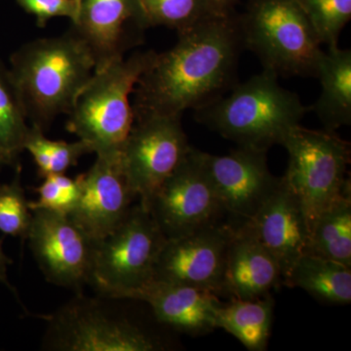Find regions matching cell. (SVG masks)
<instances>
[{
	"instance_id": "e0dca14e",
	"label": "cell",
	"mask_w": 351,
	"mask_h": 351,
	"mask_svg": "<svg viewBox=\"0 0 351 351\" xmlns=\"http://www.w3.org/2000/svg\"><path fill=\"white\" fill-rule=\"evenodd\" d=\"M125 300L145 302L157 322L191 336L217 329V311L221 304L209 291L158 280L149 281Z\"/></svg>"
},
{
	"instance_id": "603a6c76",
	"label": "cell",
	"mask_w": 351,
	"mask_h": 351,
	"mask_svg": "<svg viewBox=\"0 0 351 351\" xmlns=\"http://www.w3.org/2000/svg\"><path fill=\"white\" fill-rule=\"evenodd\" d=\"M10 71L0 62V165H15L29 127Z\"/></svg>"
},
{
	"instance_id": "4316f807",
	"label": "cell",
	"mask_w": 351,
	"mask_h": 351,
	"mask_svg": "<svg viewBox=\"0 0 351 351\" xmlns=\"http://www.w3.org/2000/svg\"><path fill=\"white\" fill-rule=\"evenodd\" d=\"M82 174L73 179L66 174L49 175L43 178L38 188L32 189L38 193L36 201H29V207L34 210H46L54 213L69 216L77 205L82 195Z\"/></svg>"
},
{
	"instance_id": "44dd1931",
	"label": "cell",
	"mask_w": 351,
	"mask_h": 351,
	"mask_svg": "<svg viewBox=\"0 0 351 351\" xmlns=\"http://www.w3.org/2000/svg\"><path fill=\"white\" fill-rule=\"evenodd\" d=\"M274 300L271 295L256 300H237L219 306L216 327L232 335L251 351H263L269 345Z\"/></svg>"
},
{
	"instance_id": "5b68a950",
	"label": "cell",
	"mask_w": 351,
	"mask_h": 351,
	"mask_svg": "<svg viewBox=\"0 0 351 351\" xmlns=\"http://www.w3.org/2000/svg\"><path fill=\"white\" fill-rule=\"evenodd\" d=\"M244 49L277 76H317L323 51L299 0H249L239 15Z\"/></svg>"
},
{
	"instance_id": "f546056e",
	"label": "cell",
	"mask_w": 351,
	"mask_h": 351,
	"mask_svg": "<svg viewBox=\"0 0 351 351\" xmlns=\"http://www.w3.org/2000/svg\"><path fill=\"white\" fill-rule=\"evenodd\" d=\"M11 263H12V261L4 254L2 243L1 241H0V283L5 284L7 287L14 291L12 286L9 284L8 279H7V267H8V265H10Z\"/></svg>"
},
{
	"instance_id": "ba28073f",
	"label": "cell",
	"mask_w": 351,
	"mask_h": 351,
	"mask_svg": "<svg viewBox=\"0 0 351 351\" xmlns=\"http://www.w3.org/2000/svg\"><path fill=\"white\" fill-rule=\"evenodd\" d=\"M165 240L149 210L138 200L117 228L95 242L89 285L103 297L127 299L154 279Z\"/></svg>"
},
{
	"instance_id": "7402d4cb",
	"label": "cell",
	"mask_w": 351,
	"mask_h": 351,
	"mask_svg": "<svg viewBox=\"0 0 351 351\" xmlns=\"http://www.w3.org/2000/svg\"><path fill=\"white\" fill-rule=\"evenodd\" d=\"M306 254L351 267V191L315 219Z\"/></svg>"
},
{
	"instance_id": "ffe728a7",
	"label": "cell",
	"mask_w": 351,
	"mask_h": 351,
	"mask_svg": "<svg viewBox=\"0 0 351 351\" xmlns=\"http://www.w3.org/2000/svg\"><path fill=\"white\" fill-rule=\"evenodd\" d=\"M284 284L301 288L326 304L351 302V267L311 254L295 262Z\"/></svg>"
},
{
	"instance_id": "ac0fdd59",
	"label": "cell",
	"mask_w": 351,
	"mask_h": 351,
	"mask_svg": "<svg viewBox=\"0 0 351 351\" xmlns=\"http://www.w3.org/2000/svg\"><path fill=\"white\" fill-rule=\"evenodd\" d=\"M283 282L274 256L243 226H233L225 269V294L237 300H256Z\"/></svg>"
},
{
	"instance_id": "5bb4252c",
	"label": "cell",
	"mask_w": 351,
	"mask_h": 351,
	"mask_svg": "<svg viewBox=\"0 0 351 351\" xmlns=\"http://www.w3.org/2000/svg\"><path fill=\"white\" fill-rule=\"evenodd\" d=\"M149 27L138 0H80L77 18L69 29L86 44L95 73L142 45Z\"/></svg>"
},
{
	"instance_id": "484cf974",
	"label": "cell",
	"mask_w": 351,
	"mask_h": 351,
	"mask_svg": "<svg viewBox=\"0 0 351 351\" xmlns=\"http://www.w3.org/2000/svg\"><path fill=\"white\" fill-rule=\"evenodd\" d=\"M320 43L338 47L343 27L351 18V0H299Z\"/></svg>"
},
{
	"instance_id": "2e32d148",
	"label": "cell",
	"mask_w": 351,
	"mask_h": 351,
	"mask_svg": "<svg viewBox=\"0 0 351 351\" xmlns=\"http://www.w3.org/2000/svg\"><path fill=\"white\" fill-rule=\"evenodd\" d=\"M240 226H245L274 256L285 282L295 262L306 254L309 230L301 203L282 177L255 215Z\"/></svg>"
},
{
	"instance_id": "7c38bea8",
	"label": "cell",
	"mask_w": 351,
	"mask_h": 351,
	"mask_svg": "<svg viewBox=\"0 0 351 351\" xmlns=\"http://www.w3.org/2000/svg\"><path fill=\"white\" fill-rule=\"evenodd\" d=\"M232 232V225L216 221L191 234L166 239L152 280L225 294L226 254Z\"/></svg>"
},
{
	"instance_id": "4fadbf2b",
	"label": "cell",
	"mask_w": 351,
	"mask_h": 351,
	"mask_svg": "<svg viewBox=\"0 0 351 351\" xmlns=\"http://www.w3.org/2000/svg\"><path fill=\"white\" fill-rule=\"evenodd\" d=\"M267 151L239 147L228 156H214L199 151L223 213L246 223L263 201L280 184L281 178L270 172Z\"/></svg>"
},
{
	"instance_id": "52a82bcc",
	"label": "cell",
	"mask_w": 351,
	"mask_h": 351,
	"mask_svg": "<svg viewBox=\"0 0 351 351\" xmlns=\"http://www.w3.org/2000/svg\"><path fill=\"white\" fill-rule=\"evenodd\" d=\"M289 154L284 182L301 203L308 230L321 213L348 191L350 144L336 132L301 125L289 132L282 144Z\"/></svg>"
},
{
	"instance_id": "d6986e66",
	"label": "cell",
	"mask_w": 351,
	"mask_h": 351,
	"mask_svg": "<svg viewBox=\"0 0 351 351\" xmlns=\"http://www.w3.org/2000/svg\"><path fill=\"white\" fill-rule=\"evenodd\" d=\"M321 84L318 100L311 107L324 127L336 132L351 124V51L339 47L323 52L317 76Z\"/></svg>"
},
{
	"instance_id": "3957f363",
	"label": "cell",
	"mask_w": 351,
	"mask_h": 351,
	"mask_svg": "<svg viewBox=\"0 0 351 351\" xmlns=\"http://www.w3.org/2000/svg\"><path fill=\"white\" fill-rule=\"evenodd\" d=\"M228 97L195 110V119L239 147L269 152L301 125L311 107L279 84L278 76L263 69L248 82L237 83Z\"/></svg>"
},
{
	"instance_id": "83f0119b",
	"label": "cell",
	"mask_w": 351,
	"mask_h": 351,
	"mask_svg": "<svg viewBox=\"0 0 351 351\" xmlns=\"http://www.w3.org/2000/svg\"><path fill=\"white\" fill-rule=\"evenodd\" d=\"M21 167L10 184H0V232L27 239L31 228L32 212L21 184Z\"/></svg>"
},
{
	"instance_id": "8992f818",
	"label": "cell",
	"mask_w": 351,
	"mask_h": 351,
	"mask_svg": "<svg viewBox=\"0 0 351 351\" xmlns=\"http://www.w3.org/2000/svg\"><path fill=\"white\" fill-rule=\"evenodd\" d=\"M113 298L85 297L77 293L48 322L43 346L61 351H157L165 346L113 306Z\"/></svg>"
},
{
	"instance_id": "9a60e30c",
	"label": "cell",
	"mask_w": 351,
	"mask_h": 351,
	"mask_svg": "<svg viewBox=\"0 0 351 351\" xmlns=\"http://www.w3.org/2000/svg\"><path fill=\"white\" fill-rule=\"evenodd\" d=\"M120 154L97 156L92 167L82 174V195L69 216L94 242L117 228L138 200L122 168Z\"/></svg>"
},
{
	"instance_id": "cb8c5ba5",
	"label": "cell",
	"mask_w": 351,
	"mask_h": 351,
	"mask_svg": "<svg viewBox=\"0 0 351 351\" xmlns=\"http://www.w3.org/2000/svg\"><path fill=\"white\" fill-rule=\"evenodd\" d=\"M149 27L186 31L212 18L232 13L219 0H138Z\"/></svg>"
},
{
	"instance_id": "f1b7e54d",
	"label": "cell",
	"mask_w": 351,
	"mask_h": 351,
	"mask_svg": "<svg viewBox=\"0 0 351 351\" xmlns=\"http://www.w3.org/2000/svg\"><path fill=\"white\" fill-rule=\"evenodd\" d=\"M29 14L36 16L38 27H45L48 21L68 17L75 22L80 11V0H16Z\"/></svg>"
},
{
	"instance_id": "9c48e42d",
	"label": "cell",
	"mask_w": 351,
	"mask_h": 351,
	"mask_svg": "<svg viewBox=\"0 0 351 351\" xmlns=\"http://www.w3.org/2000/svg\"><path fill=\"white\" fill-rule=\"evenodd\" d=\"M145 208L166 239L191 234L218 221L223 211L201 161L199 149L191 147Z\"/></svg>"
},
{
	"instance_id": "30bf717a",
	"label": "cell",
	"mask_w": 351,
	"mask_h": 351,
	"mask_svg": "<svg viewBox=\"0 0 351 351\" xmlns=\"http://www.w3.org/2000/svg\"><path fill=\"white\" fill-rule=\"evenodd\" d=\"M191 149L182 117L135 120L120 154L127 179L145 207Z\"/></svg>"
},
{
	"instance_id": "d4e9b609",
	"label": "cell",
	"mask_w": 351,
	"mask_h": 351,
	"mask_svg": "<svg viewBox=\"0 0 351 351\" xmlns=\"http://www.w3.org/2000/svg\"><path fill=\"white\" fill-rule=\"evenodd\" d=\"M24 151L31 154L38 167V177L43 179L49 175L66 174L69 168L77 165L80 157L92 154L82 141L68 143L50 140L43 130L34 126L29 127Z\"/></svg>"
},
{
	"instance_id": "7a4b0ae2",
	"label": "cell",
	"mask_w": 351,
	"mask_h": 351,
	"mask_svg": "<svg viewBox=\"0 0 351 351\" xmlns=\"http://www.w3.org/2000/svg\"><path fill=\"white\" fill-rule=\"evenodd\" d=\"M10 62L9 71L27 120L44 133L57 117L69 114L95 71L91 52L71 29L58 38L25 43Z\"/></svg>"
},
{
	"instance_id": "8fae6325",
	"label": "cell",
	"mask_w": 351,
	"mask_h": 351,
	"mask_svg": "<svg viewBox=\"0 0 351 351\" xmlns=\"http://www.w3.org/2000/svg\"><path fill=\"white\" fill-rule=\"evenodd\" d=\"M27 240L48 282L80 293L89 284L93 240L69 216L34 210Z\"/></svg>"
},
{
	"instance_id": "277c9868",
	"label": "cell",
	"mask_w": 351,
	"mask_h": 351,
	"mask_svg": "<svg viewBox=\"0 0 351 351\" xmlns=\"http://www.w3.org/2000/svg\"><path fill=\"white\" fill-rule=\"evenodd\" d=\"M156 55L152 50L136 52L113 62L95 71L76 96L66 130L77 136L97 156L121 152L135 122L129 96Z\"/></svg>"
},
{
	"instance_id": "4dcf8cb0",
	"label": "cell",
	"mask_w": 351,
	"mask_h": 351,
	"mask_svg": "<svg viewBox=\"0 0 351 351\" xmlns=\"http://www.w3.org/2000/svg\"><path fill=\"white\" fill-rule=\"evenodd\" d=\"M219 1L228 10H234V4L237 3V0H219Z\"/></svg>"
},
{
	"instance_id": "6da1fadb",
	"label": "cell",
	"mask_w": 351,
	"mask_h": 351,
	"mask_svg": "<svg viewBox=\"0 0 351 351\" xmlns=\"http://www.w3.org/2000/svg\"><path fill=\"white\" fill-rule=\"evenodd\" d=\"M244 49L240 17L233 11L178 32V43L157 54L133 93L135 120L180 117L225 96L237 84Z\"/></svg>"
}]
</instances>
